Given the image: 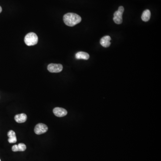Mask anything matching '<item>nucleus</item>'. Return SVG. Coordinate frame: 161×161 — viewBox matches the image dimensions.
<instances>
[{
	"label": "nucleus",
	"mask_w": 161,
	"mask_h": 161,
	"mask_svg": "<svg viewBox=\"0 0 161 161\" xmlns=\"http://www.w3.org/2000/svg\"><path fill=\"white\" fill-rule=\"evenodd\" d=\"M0 161H1V159H0Z\"/></svg>",
	"instance_id": "nucleus-14"
},
{
	"label": "nucleus",
	"mask_w": 161,
	"mask_h": 161,
	"mask_svg": "<svg viewBox=\"0 0 161 161\" xmlns=\"http://www.w3.org/2000/svg\"><path fill=\"white\" fill-rule=\"evenodd\" d=\"M63 20L66 25L74 26L81 21L82 18L76 14L69 13L64 16Z\"/></svg>",
	"instance_id": "nucleus-1"
},
{
	"label": "nucleus",
	"mask_w": 161,
	"mask_h": 161,
	"mask_svg": "<svg viewBox=\"0 0 161 161\" xmlns=\"http://www.w3.org/2000/svg\"><path fill=\"white\" fill-rule=\"evenodd\" d=\"M111 40V38L110 36H105L101 39L100 43L102 47L104 48H108L111 45V43L110 42Z\"/></svg>",
	"instance_id": "nucleus-7"
},
{
	"label": "nucleus",
	"mask_w": 161,
	"mask_h": 161,
	"mask_svg": "<svg viewBox=\"0 0 161 161\" xmlns=\"http://www.w3.org/2000/svg\"><path fill=\"white\" fill-rule=\"evenodd\" d=\"M38 41V37L34 33H29L25 37V43L28 46L35 45L37 44Z\"/></svg>",
	"instance_id": "nucleus-2"
},
{
	"label": "nucleus",
	"mask_w": 161,
	"mask_h": 161,
	"mask_svg": "<svg viewBox=\"0 0 161 161\" xmlns=\"http://www.w3.org/2000/svg\"><path fill=\"white\" fill-rule=\"evenodd\" d=\"M151 17V12L149 9H146L143 12L142 19L143 21H148L150 19Z\"/></svg>",
	"instance_id": "nucleus-12"
},
{
	"label": "nucleus",
	"mask_w": 161,
	"mask_h": 161,
	"mask_svg": "<svg viewBox=\"0 0 161 161\" xmlns=\"http://www.w3.org/2000/svg\"><path fill=\"white\" fill-rule=\"evenodd\" d=\"M26 149V145L24 143H19V145H15L12 147V150L14 152L24 151Z\"/></svg>",
	"instance_id": "nucleus-8"
},
{
	"label": "nucleus",
	"mask_w": 161,
	"mask_h": 161,
	"mask_svg": "<svg viewBox=\"0 0 161 161\" xmlns=\"http://www.w3.org/2000/svg\"><path fill=\"white\" fill-rule=\"evenodd\" d=\"M48 130V127L45 124H38L34 128V132L37 135H40L45 133Z\"/></svg>",
	"instance_id": "nucleus-5"
},
{
	"label": "nucleus",
	"mask_w": 161,
	"mask_h": 161,
	"mask_svg": "<svg viewBox=\"0 0 161 161\" xmlns=\"http://www.w3.org/2000/svg\"><path fill=\"white\" fill-rule=\"evenodd\" d=\"M1 11H2V8L0 6V13L1 12Z\"/></svg>",
	"instance_id": "nucleus-13"
},
{
	"label": "nucleus",
	"mask_w": 161,
	"mask_h": 161,
	"mask_svg": "<svg viewBox=\"0 0 161 161\" xmlns=\"http://www.w3.org/2000/svg\"><path fill=\"white\" fill-rule=\"evenodd\" d=\"M53 112L55 116L59 117H64L67 114V111L64 108L61 107H56L53 109Z\"/></svg>",
	"instance_id": "nucleus-6"
},
{
	"label": "nucleus",
	"mask_w": 161,
	"mask_h": 161,
	"mask_svg": "<svg viewBox=\"0 0 161 161\" xmlns=\"http://www.w3.org/2000/svg\"><path fill=\"white\" fill-rule=\"evenodd\" d=\"M48 69L51 73H60L63 70V66L60 64H50L48 65Z\"/></svg>",
	"instance_id": "nucleus-4"
},
{
	"label": "nucleus",
	"mask_w": 161,
	"mask_h": 161,
	"mask_svg": "<svg viewBox=\"0 0 161 161\" xmlns=\"http://www.w3.org/2000/svg\"><path fill=\"white\" fill-rule=\"evenodd\" d=\"M124 12V7L120 6L119 7L118 10L116 11L114 14L113 20L117 24H120L123 22L122 16Z\"/></svg>",
	"instance_id": "nucleus-3"
},
{
	"label": "nucleus",
	"mask_w": 161,
	"mask_h": 161,
	"mask_svg": "<svg viewBox=\"0 0 161 161\" xmlns=\"http://www.w3.org/2000/svg\"><path fill=\"white\" fill-rule=\"evenodd\" d=\"M14 119L17 123H24L27 119V116L25 114H17L15 116Z\"/></svg>",
	"instance_id": "nucleus-9"
},
{
	"label": "nucleus",
	"mask_w": 161,
	"mask_h": 161,
	"mask_svg": "<svg viewBox=\"0 0 161 161\" xmlns=\"http://www.w3.org/2000/svg\"><path fill=\"white\" fill-rule=\"evenodd\" d=\"M76 58L77 59H83V60H87L89 59V55L88 53L84 52H77L75 55Z\"/></svg>",
	"instance_id": "nucleus-11"
},
{
	"label": "nucleus",
	"mask_w": 161,
	"mask_h": 161,
	"mask_svg": "<svg viewBox=\"0 0 161 161\" xmlns=\"http://www.w3.org/2000/svg\"><path fill=\"white\" fill-rule=\"evenodd\" d=\"M7 135L9 137L8 142L9 143H14L17 142L16 134L14 131H9Z\"/></svg>",
	"instance_id": "nucleus-10"
}]
</instances>
